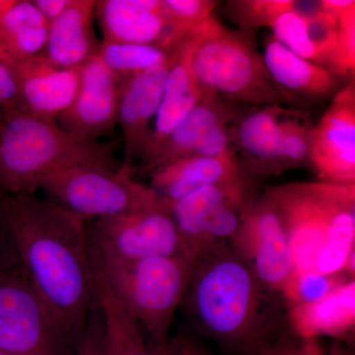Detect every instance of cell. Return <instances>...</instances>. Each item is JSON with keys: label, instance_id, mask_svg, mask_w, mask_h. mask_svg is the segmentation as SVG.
<instances>
[{"label": "cell", "instance_id": "ac0fdd59", "mask_svg": "<svg viewBox=\"0 0 355 355\" xmlns=\"http://www.w3.org/2000/svg\"><path fill=\"white\" fill-rule=\"evenodd\" d=\"M289 109L266 105L233 121L230 132L233 146L242 154L245 176L277 175L280 130Z\"/></svg>", "mask_w": 355, "mask_h": 355}, {"label": "cell", "instance_id": "b9f144b4", "mask_svg": "<svg viewBox=\"0 0 355 355\" xmlns=\"http://www.w3.org/2000/svg\"><path fill=\"white\" fill-rule=\"evenodd\" d=\"M12 0H0V16L6 10L7 7L10 6Z\"/></svg>", "mask_w": 355, "mask_h": 355}, {"label": "cell", "instance_id": "f1b7e54d", "mask_svg": "<svg viewBox=\"0 0 355 355\" xmlns=\"http://www.w3.org/2000/svg\"><path fill=\"white\" fill-rule=\"evenodd\" d=\"M352 277L345 272L326 275L318 270L294 272L282 288L286 306L309 304L324 297Z\"/></svg>", "mask_w": 355, "mask_h": 355}, {"label": "cell", "instance_id": "f35d334b", "mask_svg": "<svg viewBox=\"0 0 355 355\" xmlns=\"http://www.w3.org/2000/svg\"><path fill=\"white\" fill-rule=\"evenodd\" d=\"M328 355H354V352L347 343L335 340L328 352Z\"/></svg>", "mask_w": 355, "mask_h": 355}, {"label": "cell", "instance_id": "9c48e42d", "mask_svg": "<svg viewBox=\"0 0 355 355\" xmlns=\"http://www.w3.org/2000/svg\"><path fill=\"white\" fill-rule=\"evenodd\" d=\"M88 239L100 256L116 260L184 258L171 209L161 198L139 211L96 219Z\"/></svg>", "mask_w": 355, "mask_h": 355}, {"label": "cell", "instance_id": "4dcf8cb0", "mask_svg": "<svg viewBox=\"0 0 355 355\" xmlns=\"http://www.w3.org/2000/svg\"><path fill=\"white\" fill-rule=\"evenodd\" d=\"M273 36L298 57L323 67L319 53L311 43L304 18L295 9L279 15L270 27Z\"/></svg>", "mask_w": 355, "mask_h": 355}, {"label": "cell", "instance_id": "7a4b0ae2", "mask_svg": "<svg viewBox=\"0 0 355 355\" xmlns=\"http://www.w3.org/2000/svg\"><path fill=\"white\" fill-rule=\"evenodd\" d=\"M181 306L198 333L236 355L261 352L288 326L282 294L263 286L228 241L196 257Z\"/></svg>", "mask_w": 355, "mask_h": 355}, {"label": "cell", "instance_id": "e0dca14e", "mask_svg": "<svg viewBox=\"0 0 355 355\" xmlns=\"http://www.w3.org/2000/svg\"><path fill=\"white\" fill-rule=\"evenodd\" d=\"M202 26L177 46L175 60L166 81L162 103L153 128L150 146L146 156L140 160L139 166L144 165L157 153L170 133L202 97L205 89L200 87L191 69V53Z\"/></svg>", "mask_w": 355, "mask_h": 355}, {"label": "cell", "instance_id": "4fadbf2b", "mask_svg": "<svg viewBox=\"0 0 355 355\" xmlns=\"http://www.w3.org/2000/svg\"><path fill=\"white\" fill-rule=\"evenodd\" d=\"M78 92L55 123L83 139L97 140L118 125L123 81L103 64L99 55L81 67Z\"/></svg>", "mask_w": 355, "mask_h": 355}, {"label": "cell", "instance_id": "2e32d148", "mask_svg": "<svg viewBox=\"0 0 355 355\" xmlns=\"http://www.w3.org/2000/svg\"><path fill=\"white\" fill-rule=\"evenodd\" d=\"M12 72L19 110L55 121L69 110L78 92V69H67L51 64L43 53L7 65Z\"/></svg>", "mask_w": 355, "mask_h": 355}, {"label": "cell", "instance_id": "3957f363", "mask_svg": "<svg viewBox=\"0 0 355 355\" xmlns=\"http://www.w3.org/2000/svg\"><path fill=\"white\" fill-rule=\"evenodd\" d=\"M113 146L83 139L19 109H0V195L35 193L46 178L80 165L116 167Z\"/></svg>", "mask_w": 355, "mask_h": 355}, {"label": "cell", "instance_id": "6da1fadb", "mask_svg": "<svg viewBox=\"0 0 355 355\" xmlns=\"http://www.w3.org/2000/svg\"><path fill=\"white\" fill-rule=\"evenodd\" d=\"M0 210L26 275L80 336L96 299L85 220L35 193L0 195Z\"/></svg>", "mask_w": 355, "mask_h": 355}, {"label": "cell", "instance_id": "d4e9b609", "mask_svg": "<svg viewBox=\"0 0 355 355\" xmlns=\"http://www.w3.org/2000/svg\"><path fill=\"white\" fill-rule=\"evenodd\" d=\"M48 30L32 0H12L0 16V62L7 67L43 53Z\"/></svg>", "mask_w": 355, "mask_h": 355}, {"label": "cell", "instance_id": "1f68e13d", "mask_svg": "<svg viewBox=\"0 0 355 355\" xmlns=\"http://www.w3.org/2000/svg\"><path fill=\"white\" fill-rule=\"evenodd\" d=\"M328 13L331 14L338 23V60L340 77L349 76L354 78L355 1H331Z\"/></svg>", "mask_w": 355, "mask_h": 355}, {"label": "cell", "instance_id": "5b68a950", "mask_svg": "<svg viewBox=\"0 0 355 355\" xmlns=\"http://www.w3.org/2000/svg\"><path fill=\"white\" fill-rule=\"evenodd\" d=\"M105 279L123 307L164 354L177 308L181 306L191 265L182 257L121 261L100 256L89 242Z\"/></svg>", "mask_w": 355, "mask_h": 355}, {"label": "cell", "instance_id": "83f0119b", "mask_svg": "<svg viewBox=\"0 0 355 355\" xmlns=\"http://www.w3.org/2000/svg\"><path fill=\"white\" fill-rule=\"evenodd\" d=\"M174 50L148 44L101 42L98 55L114 73L128 78L166 62Z\"/></svg>", "mask_w": 355, "mask_h": 355}, {"label": "cell", "instance_id": "603a6c76", "mask_svg": "<svg viewBox=\"0 0 355 355\" xmlns=\"http://www.w3.org/2000/svg\"><path fill=\"white\" fill-rule=\"evenodd\" d=\"M289 330L303 338L329 336L345 343L355 328V280L309 304L286 306Z\"/></svg>", "mask_w": 355, "mask_h": 355}, {"label": "cell", "instance_id": "d590c367", "mask_svg": "<svg viewBox=\"0 0 355 355\" xmlns=\"http://www.w3.org/2000/svg\"><path fill=\"white\" fill-rule=\"evenodd\" d=\"M0 109H19L17 87L11 70L0 62Z\"/></svg>", "mask_w": 355, "mask_h": 355}, {"label": "cell", "instance_id": "ab89813d", "mask_svg": "<svg viewBox=\"0 0 355 355\" xmlns=\"http://www.w3.org/2000/svg\"><path fill=\"white\" fill-rule=\"evenodd\" d=\"M9 238L8 230H7L6 222L2 216L1 210H0V261H8L4 256L3 250L6 239Z\"/></svg>", "mask_w": 355, "mask_h": 355}, {"label": "cell", "instance_id": "7bdbcfd3", "mask_svg": "<svg viewBox=\"0 0 355 355\" xmlns=\"http://www.w3.org/2000/svg\"><path fill=\"white\" fill-rule=\"evenodd\" d=\"M0 355H8V354H3V352H0Z\"/></svg>", "mask_w": 355, "mask_h": 355}, {"label": "cell", "instance_id": "f546056e", "mask_svg": "<svg viewBox=\"0 0 355 355\" xmlns=\"http://www.w3.org/2000/svg\"><path fill=\"white\" fill-rule=\"evenodd\" d=\"M292 0H230L226 2L224 13L243 31L254 32L272 27L275 20L294 8Z\"/></svg>", "mask_w": 355, "mask_h": 355}, {"label": "cell", "instance_id": "5bb4252c", "mask_svg": "<svg viewBox=\"0 0 355 355\" xmlns=\"http://www.w3.org/2000/svg\"><path fill=\"white\" fill-rule=\"evenodd\" d=\"M95 17L107 43L148 44L174 50L195 31L172 25L161 14L160 0H98Z\"/></svg>", "mask_w": 355, "mask_h": 355}, {"label": "cell", "instance_id": "52a82bcc", "mask_svg": "<svg viewBox=\"0 0 355 355\" xmlns=\"http://www.w3.org/2000/svg\"><path fill=\"white\" fill-rule=\"evenodd\" d=\"M135 168L80 165L46 178L40 189L51 202L84 220L132 214L155 205L160 197L150 186L133 180Z\"/></svg>", "mask_w": 355, "mask_h": 355}, {"label": "cell", "instance_id": "9a60e30c", "mask_svg": "<svg viewBox=\"0 0 355 355\" xmlns=\"http://www.w3.org/2000/svg\"><path fill=\"white\" fill-rule=\"evenodd\" d=\"M177 48L166 62L123 81L118 125L125 139V162L133 167V160L146 156L153 128L151 123L157 116L164 95L166 81L175 60Z\"/></svg>", "mask_w": 355, "mask_h": 355}, {"label": "cell", "instance_id": "60d3db41", "mask_svg": "<svg viewBox=\"0 0 355 355\" xmlns=\"http://www.w3.org/2000/svg\"><path fill=\"white\" fill-rule=\"evenodd\" d=\"M18 263H19L18 261H0V279L4 277V275H6L9 268L18 265Z\"/></svg>", "mask_w": 355, "mask_h": 355}, {"label": "cell", "instance_id": "d6986e66", "mask_svg": "<svg viewBox=\"0 0 355 355\" xmlns=\"http://www.w3.org/2000/svg\"><path fill=\"white\" fill-rule=\"evenodd\" d=\"M95 0H73L60 17L49 24L43 55L51 64L79 69L99 55L101 42L94 30Z\"/></svg>", "mask_w": 355, "mask_h": 355}, {"label": "cell", "instance_id": "484cf974", "mask_svg": "<svg viewBox=\"0 0 355 355\" xmlns=\"http://www.w3.org/2000/svg\"><path fill=\"white\" fill-rule=\"evenodd\" d=\"M355 253V184H336L326 239L317 261V270L326 275L345 272Z\"/></svg>", "mask_w": 355, "mask_h": 355}, {"label": "cell", "instance_id": "44dd1931", "mask_svg": "<svg viewBox=\"0 0 355 355\" xmlns=\"http://www.w3.org/2000/svg\"><path fill=\"white\" fill-rule=\"evenodd\" d=\"M151 188L168 205L212 184L248 179L237 158L189 156L156 168L150 173Z\"/></svg>", "mask_w": 355, "mask_h": 355}, {"label": "cell", "instance_id": "cb8c5ba5", "mask_svg": "<svg viewBox=\"0 0 355 355\" xmlns=\"http://www.w3.org/2000/svg\"><path fill=\"white\" fill-rule=\"evenodd\" d=\"M96 298L101 309L111 355H163L146 331L130 314L105 279L101 268L90 251Z\"/></svg>", "mask_w": 355, "mask_h": 355}, {"label": "cell", "instance_id": "ba28073f", "mask_svg": "<svg viewBox=\"0 0 355 355\" xmlns=\"http://www.w3.org/2000/svg\"><path fill=\"white\" fill-rule=\"evenodd\" d=\"M250 198L246 178L205 187L170 205L184 258L193 263L205 248L230 241Z\"/></svg>", "mask_w": 355, "mask_h": 355}, {"label": "cell", "instance_id": "277c9868", "mask_svg": "<svg viewBox=\"0 0 355 355\" xmlns=\"http://www.w3.org/2000/svg\"><path fill=\"white\" fill-rule=\"evenodd\" d=\"M254 36V32L226 29L212 17L200 28L191 53L193 76L200 87L229 102L293 104L268 73Z\"/></svg>", "mask_w": 355, "mask_h": 355}, {"label": "cell", "instance_id": "ffe728a7", "mask_svg": "<svg viewBox=\"0 0 355 355\" xmlns=\"http://www.w3.org/2000/svg\"><path fill=\"white\" fill-rule=\"evenodd\" d=\"M263 62L273 81L293 104L321 101L335 96L340 78L328 69L298 57L273 35L266 40Z\"/></svg>", "mask_w": 355, "mask_h": 355}, {"label": "cell", "instance_id": "7c38bea8", "mask_svg": "<svg viewBox=\"0 0 355 355\" xmlns=\"http://www.w3.org/2000/svg\"><path fill=\"white\" fill-rule=\"evenodd\" d=\"M310 165L320 182L355 184L354 79L336 93L313 127Z\"/></svg>", "mask_w": 355, "mask_h": 355}, {"label": "cell", "instance_id": "e575fe53", "mask_svg": "<svg viewBox=\"0 0 355 355\" xmlns=\"http://www.w3.org/2000/svg\"><path fill=\"white\" fill-rule=\"evenodd\" d=\"M253 355H328V352L320 338H303L291 331Z\"/></svg>", "mask_w": 355, "mask_h": 355}, {"label": "cell", "instance_id": "8992f818", "mask_svg": "<svg viewBox=\"0 0 355 355\" xmlns=\"http://www.w3.org/2000/svg\"><path fill=\"white\" fill-rule=\"evenodd\" d=\"M79 336L46 305L19 263L0 279V352L74 355Z\"/></svg>", "mask_w": 355, "mask_h": 355}, {"label": "cell", "instance_id": "d6a6232c", "mask_svg": "<svg viewBox=\"0 0 355 355\" xmlns=\"http://www.w3.org/2000/svg\"><path fill=\"white\" fill-rule=\"evenodd\" d=\"M217 3L214 0H160L161 14L180 29L193 31L214 17Z\"/></svg>", "mask_w": 355, "mask_h": 355}, {"label": "cell", "instance_id": "8fae6325", "mask_svg": "<svg viewBox=\"0 0 355 355\" xmlns=\"http://www.w3.org/2000/svg\"><path fill=\"white\" fill-rule=\"evenodd\" d=\"M229 243L263 286L282 292L295 268L286 229L266 196L248 202Z\"/></svg>", "mask_w": 355, "mask_h": 355}, {"label": "cell", "instance_id": "8d00e7d4", "mask_svg": "<svg viewBox=\"0 0 355 355\" xmlns=\"http://www.w3.org/2000/svg\"><path fill=\"white\" fill-rule=\"evenodd\" d=\"M163 355H214L193 338L187 336L171 338Z\"/></svg>", "mask_w": 355, "mask_h": 355}, {"label": "cell", "instance_id": "4316f807", "mask_svg": "<svg viewBox=\"0 0 355 355\" xmlns=\"http://www.w3.org/2000/svg\"><path fill=\"white\" fill-rule=\"evenodd\" d=\"M313 127L309 114L300 110H288L280 130L277 175L310 164Z\"/></svg>", "mask_w": 355, "mask_h": 355}, {"label": "cell", "instance_id": "30bf717a", "mask_svg": "<svg viewBox=\"0 0 355 355\" xmlns=\"http://www.w3.org/2000/svg\"><path fill=\"white\" fill-rule=\"evenodd\" d=\"M336 184L293 183L272 187L265 196L272 202L286 229L294 272L317 270L326 239Z\"/></svg>", "mask_w": 355, "mask_h": 355}, {"label": "cell", "instance_id": "7402d4cb", "mask_svg": "<svg viewBox=\"0 0 355 355\" xmlns=\"http://www.w3.org/2000/svg\"><path fill=\"white\" fill-rule=\"evenodd\" d=\"M237 116L227 100L214 91L205 89L198 104L170 133L157 153L144 165L137 168L135 173L150 174L160 166L177 159L193 156L198 144L212 128L221 123H231Z\"/></svg>", "mask_w": 355, "mask_h": 355}, {"label": "cell", "instance_id": "836d02e7", "mask_svg": "<svg viewBox=\"0 0 355 355\" xmlns=\"http://www.w3.org/2000/svg\"><path fill=\"white\" fill-rule=\"evenodd\" d=\"M74 355H111L108 336L97 298L89 313L84 330L77 340Z\"/></svg>", "mask_w": 355, "mask_h": 355}, {"label": "cell", "instance_id": "74e56055", "mask_svg": "<svg viewBox=\"0 0 355 355\" xmlns=\"http://www.w3.org/2000/svg\"><path fill=\"white\" fill-rule=\"evenodd\" d=\"M32 2L44 19L50 24L69 8L73 0H32Z\"/></svg>", "mask_w": 355, "mask_h": 355}]
</instances>
